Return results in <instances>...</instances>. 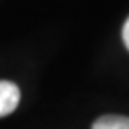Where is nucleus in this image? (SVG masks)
Segmentation results:
<instances>
[{"label":"nucleus","mask_w":129,"mask_h":129,"mask_svg":"<svg viewBox=\"0 0 129 129\" xmlns=\"http://www.w3.org/2000/svg\"><path fill=\"white\" fill-rule=\"evenodd\" d=\"M91 129H129V118L122 115H104L93 122Z\"/></svg>","instance_id":"f03ea898"},{"label":"nucleus","mask_w":129,"mask_h":129,"mask_svg":"<svg viewBox=\"0 0 129 129\" xmlns=\"http://www.w3.org/2000/svg\"><path fill=\"white\" fill-rule=\"evenodd\" d=\"M20 104V88L11 81H0V118L13 113Z\"/></svg>","instance_id":"f257e3e1"},{"label":"nucleus","mask_w":129,"mask_h":129,"mask_svg":"<svg viewBox=\"0 0 129 129\" xmlns=\"http://www.w3.org/2000/svg\"><path fill=\"white\" fill-rule=\"evenodd\" d=\"M122 40H124V45H125V48L129 50V16H127V20H125L124 27H122Z\"/></svg>","instance_id":"7ed1b4c3"}]
</instances>
